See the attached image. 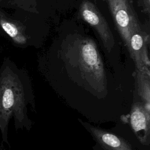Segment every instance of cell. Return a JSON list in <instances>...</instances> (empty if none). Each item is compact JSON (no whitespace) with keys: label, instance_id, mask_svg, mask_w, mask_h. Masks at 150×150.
<instances>
[{"label":"cell","instance_id":"1","mask_svg":"<svg viewBox=\"0 0 150 150\" xmlns=\"http://www.w3.org/2000/svg\"><path fill=\"white\" fill-rule=\"evenodd\" d=\"M62 59L69 71L85 86L98 93L107 92L104 63L95 42L90 38L75 35L62 47Z\"/></svg>","mask_w":150,"mask_h":150},{"label":"cell","instance_id":"2","mask_svg":"<svg viewBox=\"0 0 150 150\" xmlns=\"http://www.w3.org/2000/svg\"><path fill=\"white\" fill-rule=\"evenodd\" d=\"M28 98L19 76L6 63L0 70V132L2 143L10 146L8 126L11 118L16 130L29 131L32 121L28 115Z\"/></svg>","mask_w":150,"mask_h":150},{"label":"cell","instance_id":"3","mask_svg":"<svg viewBox=\"0 0 150 150\" xmlns=\"http://www.w3.org/2000/svg\"><path fill=\"white\" fill-rule=\"evenodd\" d=\"M107 2L115 26L130 53L132 35L142 30L131 0H103Z\"/></svg>","mask_w":150,"mask_h":150},{"label":"cell","instance_id":"4","mask_svg":"<svg viewBox=\"0 0 150 150\" xmlns=\"http://www.w3.org/2000/svg\"><path fill=\"white\" fill-rule=\"evenodd\" d=\"M80 18L97 32L104 48L110 52L115 45L113 35L98 8L91 1L84 0L79 8Z\"/></svg>","mask_w":150,"mask_h":150},{"label":"cell","instance_id":"5","mask_svg":"<svg viewBox=\"0 0 150 150\" xmlns=\"http://www.w3.org/2000/svg\"><path fill=\"white\" fill-rule=\"evenodd\" d=\"M129 122L139 141L144 145L149 144V110L143 103H135L129 115Z\"/></svg>","mask_w":150,"mask_h":150},{"label":"cell","instance_id":"6","mask_svg":"<svg viewBox=\"0 0 150 150\" xmlns=\"http://www.w3.org/2000/svg\"><path fill=\"white\" fill-rule=\"evenodd\" d=\"M79 121L90 132L98 144L104 150H133L128 142L122 138L80 120Z\"/></svg>","mask_w":150,"mask_h":150},{"label":"cell","instance_id":"7","mask_svg":"<svg viewBox=\"0 0 150 150\" xmlns=\"http://www.w3.org/2000/svg\"><path fill=\"white\" fill-rule=\"evenodd\" d=\"M130 56L134 61L136 66V70L142 72L148 76L150 77L143 64L142 57L144 50L146 46L145 35H144L142 30L135 32L130 38Z\"/></svg>","mask_w":150,"mask_h":150},{"label":"cell","instance_id":"8","mask_svg":"<svg viewBox=\"0 0 150 150\" xmlns=\"http://www.w3.org/2000/svg\"><path fill=\"white\" fill-rule=\"evenodd\" d=\"M0 26L17 45H25L28 38L23 26L19 22L7 18L0 11Z\"/></svg>","mask_w":150,"mask_h":150},{"label":"cell","instance_id":"9","mask_svg":"<svg viewBox=\"0 0 150 150\" xmlns=\"http://www.w3.org/2000/svg\"><path fill=\"white\" fill-rule=\"evenodd\" d=\"M136 77L138 94L142 98L144 104L149 110L150 83L149 77L145 74L136 70Z\"/></svg>","mask_w":150,"mask_h":150},{"label":"cell","instance_id":"10","mask_svg":"<svg viewBox=\"0 0 150 150\" xmlns=\"http://www.w3.org/2000/svg\"><path fill=\"white\" fill-rule=\"evenodd\" d=\"M19 6L27 11L38 13L36 10V2L35 0H13Z\"/></svg>","mask_w":150,"mask_h":150},{"label":"cell","instance_id":"11","mask_svg":"<svg viewBox=\"0 0 150 150\" xmlns=\"http://www.w3.org/2000/svg\"><path fill=\"white\" fill-rule=\"evenodd\" d=\"M138 5L148 16L150 15V0H138Z\"/></svg>","mask_w":150,"mask_h":150},{"label":"cell","instance_id":"12","mask_svg":"<svg viewBox=\"0 0 150 150\" xmlns=\"http://www.w3.org/2000/svg\"><path fill=\"white\" fill-rule=\"evenodd\" d=\"M0 150H2V149L1 147H0Z\"/></svg>","mask_w":150,"mask_h":150}]
</instances>
